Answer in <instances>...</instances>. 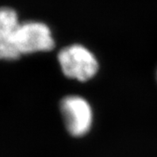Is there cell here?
<instances>
[{"instance_id": "6da1fadb", "label": "cell", "mask_w": 157, "mask_h": 157, "mask_svg": "<svg viewBox=\"0 0 157 157\" xmlns=\"http://www.w3.org/2000/svg\"><path fill=\"white\" fill-rule=\"evenodd\" d=\"M58 61L66 77L82 82L94 78L99 70L94 54L78 44L68 45L59 51Z\"/></svg>"}, {"instance_id": "7a4b0ae2", "label": "cell", "mask_w": 157, "mask_h": 157, "mask_svg": "<svg viewBox=\"0 0 157 157\" xmlns=\"http://www.w3.org/2000/svg\"><path fill=\"white\" fill-rule=\"evenodd\" d=\"M64 123L68 133L81 137L90 131L93 125V109L89 102L79 95H67L59 103Z\"/></svg>"}, {"instance_id": "3957f363", "label": "cell", "mask_w": 157, "mask_h": 157, "mask_svg": "<svg viewBox=\"0 0 157 157\" xmlns=\"http://www.w3.org/2000/svg\"><path fill=\"white\" fill-rule=\"evenodd\" d=\"M16 45L20 56L53 49L55 42L50 28L41 22L20 23L16 33Z\"/></svg>"}, {"instance_id": "277c9868", "label": "cell", "mask_w": 157, "mask_h": 157, "mask_svg": "<svg viewBox=\"0 0 157 157\" xmlns=\"http://www.w3.org/2000/svg\"><path fill=\"white\" fill-rule=\"evenodd\" d=\"M16 11L11 8H0V59L14 60L20 57L16 45L18 25Z\"/></svg>"}]
</instances>
